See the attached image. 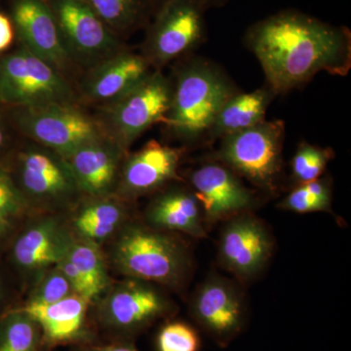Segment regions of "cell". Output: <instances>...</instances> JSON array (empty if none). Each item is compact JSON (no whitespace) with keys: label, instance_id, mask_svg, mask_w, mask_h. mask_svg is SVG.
I'll return each mask as SVG.
<instances>
[{"label":"cell","instance_id":"d4e9b609","mask_svg":"<svg viewBox=\"0 0 351 351\" xmlns=\"http://www.w3.org/2000/svg\"><path fill=\"white\" fill-rule=\"evenodd\" d=\"M38 321L21 306L0 315V351H43Z\"/></svg>","mask_w":351,"mask_h":351},{"label":"cell","instance_id":"ac0fdd59","mask_svg":"<svg viewBox=\"0 0 351 351\" xmlns=\"http://www.w3.org/2000/svg\"><path fill=\"white\" fill-rule=\"evenodd\" d=\"M19 43L64 73L73 64L47 0H9Z\"/></svg>","mask_w":351,"mask_h":351},{"label":"cell","instance_id":"8fae6325","mask_svg":"<svg viewBox=\"0 0 351 351\" xmlns=\"http://www.w3.org/2000/svg\"><path fill=\"white\" fill-rule=\"evenodd\" d=\"M16 124L32 142L66 156L90 141L106 135L98 119L75 104L16 108Z\"/></svg>","mask_w":351,"mask_h":351},{"label":"cell","instance_id":"d6a6232c","mask_svg":"<svg viewBox=\"0 0 351 351\" xmlns=\"http://www.w3.org/2000/svg\"><path fill=\"white\" fill-rule=\"evenodd\" d=\"M15 34L10 17L0 13V52H3L12 44Z\"/></svg>","mask_w":351,"mask_h":351},{"label":"cell","instance_id":"f1b7e54d","mask_svg":"<svg viewBox=\"0 0 351 351\" xmlns=\"http://www.w3.org/2000/svg\"><path fill=\"white\" fill-rule=\"evenodd\" d=\"M32 215L34 214L16 186L8 167L0 164V225L17 230Z\"/></svg>","mask_w":351,"mask_h":351},{"label":"cell","instance_id":"30bf717a","mask_svg":"<svg viewBox=\"0 0 351 351\" xmlns=\"http://www.w3.org/2000/svg\"><path fill=\"white\" fill-rule=\"evenodd\" d=\"M11 239L9 261L25 289L68 255L75 241L64 214H34Z\"/></svg>","mask_w":351,"mask_h":351},{"label":"cell","instance_id":"74e56055","mask_svg":"<svg viewBox=\"0 0 351 351\" xmlns=\"http://www.w3.org/2000/svg\"><path fill=\"white\" fill-rule=\"evenodd\" d=\"M4 300V291L3 287H2L1 283H0V306H1L2 302Z\"/></svg>","mask_w":351,"mask_h":351},{"label":"cell","instance_id":"ba28073f","mask_svg":"<svg viewBox=\"0 0 351 351\" xmlns=\"http://www.w3.org/2000/svg\"><path fill=\"white\" fill-rule=\"evenodd\" d=\"M172 96L171 78L152 71L117 100L101 106L100 119L106 135L128 152L147 129L165 122Z\"/></svg>","mask_w":351,"mask_h":351},{"label":"cell","instance_id":"9a60e30c","mask_svg":"<svg viewBox=\"0 0 351 351\" xmlns=\"http://www.w3.org/2000/svg\"><path fill=\"white\" fill-rule=\"evenodd\" d=\"M186 149L152 140L137 152H127L120 169L114 195L129 203L154 195L173 182L182 181L179 175Z\"/></svg>","mask_w":351,"mask_h":351},{"label":"cell","instance_id":"5bb4252c","mask_svg":"<svg viewBox=\"0 0 351 351\" xmlns=\"http://www.w3.org/2000/svg\"><path fill=\"white\" fill-rule=\"evenodd\" d=\"M274 245L262 219L246 212L226 221L219 234V261L223 269L240 280H252L267 267Z\"/></svg>","mask_w":351,"mask_h":351},{"label":"cell","instance_id":"f35d334b","mask_svg":"<svg viewBox=\"0 0 351 351\" xmlns=\"http://www.w3.org/2000/svg\"><path fill=\"white\" fill-rule=\"evenodd\" d=\"M43 351H46V350H43Z\"/></svg>","mask_w":351,"mask_h":351},{"label":"cell","instance_id":"277c9868","mask_svg":"<svg viewBox=\"0 0 351 351\" xmlns=\"http://www.w3.org/2000/svg\"><path fill=\"white\" fill-rule=\"evenodd\" d=\"M175 313L174 302L160 286L128 277L113 281L91 306L97 331H103L112 341H133Z\"/></svg>","mask_w":351,"mask_h":351},{"label":"cell","instance_id":"7c38bea8","mask_svg":"<svg viewBox=\"0 0 351 351\" xmlns=\"http://www.w3.org/2000/svg\"><path fill=\"white\" fill-rule=\"evenodd\" d=\"M73 64L92 68L125 44L83 0H47Z\"/></svg>","mask_w":351,"mask_h":351},{"label":"cell","instance_id":"5b68a950","mask_svg":"<svg viewBox=\"0 0 351 351\" xmlns=\"http://www.w3.org/2000/svg\"><path fill=\"white\" fill-rule=\"evenodd\" d=\"M7 167L34 214H66L84 196L64 157L43 145H25Z\"/></svg>","mask_w":351,"mask_h":351},{"label":"cell","instance_id":"4316f807","mask_svg":"<svg viewBox=\"0 0 351 351\" xmlns=\"http://www.w3.org/2000/svg\"><path fill=\"white\" fill-rule=\"evenodd\" d=\"M332 202V180L321 177L315 181L295 186V188L278 203L277 207L284 211L298 214L329 212Z\"/></svg>","mask_w":351,"mask_h":351},{"label":"cell","instance_id":"cb8c5ba5","mask_svg":"<svg viewBox=\"0 0 351 351\" xmlns=\"http://www.w3.org/2000/svg\"><path fill=\"white\" fill-rule=\"evenodd\" d=\"M120 38L147 27L154 17L147 0H83Z\"/></svg>","mask_w":351,"mask_h":351},{"label":"cell","instance_id":"484cf974","mask_svg":"<svg viewBox=\"0 0 351 351\" xmlns=\"http://www.w3.org/2000/svg\"><path fill=\"white\" fill-rule=\"evenodd\" d=\"M66 257L80 270L87 283L92 302L114 281L110 276L105 252L98 245L75 239Z\"/></svg>","mask_w":351,"mask_h":351},{"label":"cell","instance_id":"44dd1931","mask_svg":"<svg viewBox=\"0 0 351 351\" xmlns=\"http://www.w3.org/2000/svg\"><path fill=\"white\" fill-rule=\"evenodd\" d=\"M152 71L144 55L126 48L87 69L82 82V95L100 107L108 105L135 87Z\"/></svg>","mask_w":351,"mask_h":351},{"label":"cell","instance_id":"2e32d148","mask_svg":"<svg viewBox=\"0 0 351 351\" xmlns=\"http://www.w3.org/2000/svg\"><path fill=\"white\" fill-rule=\"evenodd\" d=\"M191 314L218 345L228 346L244 327L246 306L243 295L228 279L209 277L196 289Z\"/></svg>","mask_w":351,"mask_h":351},{"label":"cell","instance_id":"4dcf8cb0","mask_svg":"<svg viewBox=\"0 0 351 351\" xmlns=\"http://www.w3.org/2000/svg\"><path fill=\"white\" fill-rule=\"evenodd\" d=\"M201 341L195 329L182 321H170L156 337L158 351H199Z\"/></svg>","mask_w":351,"mask_h":351},{"label":"cell","instance_id":"4fadbf2b","mask_svg":"<svg viewBox=\"0 0 351 351\" xmlns=\"http://www.w3.org/2000/svg\"><path fill=\"white\" fill-rule=\"evenodd\" d=\"M182 181L199 201L205 225L251 212L257 198L234 171L225 164L207 158L186 172Z\"/></svg>","mask_w":351,"mask_h":351},{"label":"cell","instance_id":"7a4b0ae2","mask_svg":"<svg viewBox=\"0 0 351 351\" xmlns=\"http://www.w3.org/2000/svg\"><path fill=\"white\" fill-rule=\"evenodd\" d=\"M110 271L180 291L191 277L193 258L177 234L156 230L142 219L132 218L104 246Z\"/></svg>","mask_w":351,"mask_h":351},{"label":"cell","instance_id":"9c48e42d","mask_svg":"<svg viewBox=\"0 0 351 351\" xmlns=\"http://www.w3.org/2000/svg\"><path fill=\"white\" fill-rule=\"evenodd\" d=\"M206 9L199 0H168L147 25L143 53L152 68L160 71L188 57L206 40Z\"/></svg>","mask_w":351,"mask_h":351},{"label":"cell","instance_id":"3957f363","mask_svg":"<svg viewBox=\"0 0 351 351\" xmlns=\"http://www.w3.org/2000/svg\"><path fill=\"white\" fill-rule=\"evenodd\" d=\"M165 124L184 145L206 142L219 110L240 89L218 64L202 57L181 59L174 69Z\"/></svg>","mask_w":351,"mask_h":351},{"label":"cell","instance_id":"d6986e66","mask_svg":"<svg viewBox=\"0 0 351 351\" xmlns=\"http://www.w3.org/2000/svg\"><path fill=\"white\" fill-rule=\"evenodd\" d=\"M127 151L103 135L64 156L84 196L114 195Z\"/></svg>","mask_w":351,"mask_h":351},{"label":"cell","instance_id":"e0dca14e","mask_svg":"<svg viewBox=\"0 0 351 351\" xmlns=\"http://www.w3.org/2000/svg\"><path fill=\"white\" fill-rule=\"evenodd\" d=\"M91 306L85 298L73 294L54 304L20 306L38 321L43 350L51 351L58 346L98 343Z\"/></svg>","mask_w":351,"mask_h":351},{"label":"cell","instance_id":"ffe728a7","mask_svg":"<svg viewBox=\"0 0 351 351\" xmlns=\"http://www.w3.org/2000/svg\"><path fill=\"white\" fill-rule=\"evenodd\" d=\"M147 226L195 239L207 237L199 201L184 181L173 182L152 195L142 217Z\"/></svg>","mask_w":351,"mask_h":351},{"label":"cell","instance_id":"7402d4cb","mask_svg":"<svg viewBox=\"0 0 351 351\" xmlns=\"http://www.w3.org/2000/svg\"><path fill=\"white\" fill-rule=\"evenodd\" d=\"M64 216L75 239L104 248L135 215L133 203L110 195L83 196Z\"/></svg>","mask_w":351,"mask_h":351},{"label":"cell","instance_id":"8992f818","mask_svg":"<svg viewBox=\"0 0 351 351\" xmlns=\"http://www.w3.org/2000/svg\"><path fill=\"white\" fill-rule=\"evenodd\" d=\"M285 122L267 120L219 140L207 158L225 164L240 178L265 193L278 189L283 172Z\"/></svg>","mask_w":351,"mask_h":351},{"label":"cell","instance_id":"e575fe53","mask_svg":"<svg viewBox=\"0 0 351 351\" xmlns=\"http://www.w3.org/2000/svg\"><path fill=\"white\" fill-rule=\"evenodd\" d=\"M205 9L208 10L210 8H218V7L225 6L230 0H199Z\"/></svg>","mask_w":351,"mask_h":351},{"label":"cell","instance_id":"603a6c76","mask_svg":"<svg viewBox=\"0 0 351 351\" xmlns=\"http://www.w3.org/2000/svg\"><path fill=\"white\" fill-rule=\"evenodd\" d=\"M276 95L267 85L249 93L233 95L215 119L207 142L219 141L226 136L257 125L265 119L267 110Z\"/></svg>","mask_w":351,"mask_h":351},{"label":"cell","instance_id":"6da1fadb","mask_svg":"<svg viewBox=\"0 0 351 351\" xmlns=\"http://www.w3.org/2000/svg\"><path fill=\"white\" fill-rule=\"evenodd\" d=\"M243 40L276 96L304 86L318 73L346 76L351 69L350 29L300 11H281L254 23Z\"/></svg>","mask_w":351,"mask_h":351},{"label":"cell","instance_id":"d590c367","mask_svg":"<svg viewBox=\"0 0 351 351\" xmlns=\"http://www.w3.org/2000/svg\"><path fill=\"white\" fill-rule=\"evenodd\" d=\"M16 230L8 228V226L0 225V247L6 242L7 240L10 239L11 235L13 234Z\"/></svg>","mask_w":351,"mask_h":351},{"label":"cell","instance_id":"8d00e7d4","mask_svg":"<svg viewBox=\"0 0 351 351\" xmlns=\"http://www.w3.org/2000/svg\"><path fill=\"white\" fill-rule=\"evenodd\" d=\"M166 1H168V0H147V2H149V5L152 7L154 15L156 14V11L158 10L164 3H165Z\"/></svg>","mask_w":351,"mask_h":351},{"label":"cell","instance_id":"836d02e7","mask_svg":"<svg viewBox=\"0 0 351 351\" xmlns=\"http://www.w3.org/2000/svg\"><path fill=\"white\" fill-rule=\"evenodd\" d=\"M10 137H9L8 130L3 120L0 117V156L8 149Z\"/></svg>","mask_w":351,"mask_h":351},{"label":"cell","instance_id":"f546056e","mask_svg":"<svg viewBox=\"0 0 351 351\" xmlns=\"http://www.w3.org/2000/svg\"><path fill=\"white\" fill-rule=\"evenodd\" d=\"M27 293L24 304L40 306L54 304L75 294L64 272L57 265L40 274L27 288Z\"/></svg>","mask_w":351,"mask_h":351},{"label":"cell","instance_id":"83f0119b","mask_svg":"<svg viewBox=\"0 0 351 351\" xmlns=\"http://www.w3.org/2000/svg\"><path fill=\"white\" fill-rule=\"evenodd\" d=\"M331 147L302 142L298 145L291 162V172L295 186L315 181L324 174L328 164L334 158Z\"/></svg>","mask_w":351,"mask_h":351},{"label":"cell","instance_id":"52a82bcc","mask_svg":"<svg viewBox=\"0 0 351 351\" xmlns=\"http://www.w3.org/2000/svg\"><path fill=\"white\" fill-rule=\"evenodd\" d=\"M75 101V90L64 73L23 44L0 57L2 105L16 108Z\"/></svg>","mask_w":351,"mask_h":351},{"label":"cell","instance_id":"1f68e13d","mask_svg":"<svg viewBox=\"0 0 351 351\" xmlns=\"http://www.w3.org/2000/svg\"><path fill=\"white\" fill-rule=\"evenodd\" d=\"M71 351H140L134 345L133 341H112L108 343H86L73 346Z\"/></svg>","mask_w":351,"mask_h":351}]
</instances>
